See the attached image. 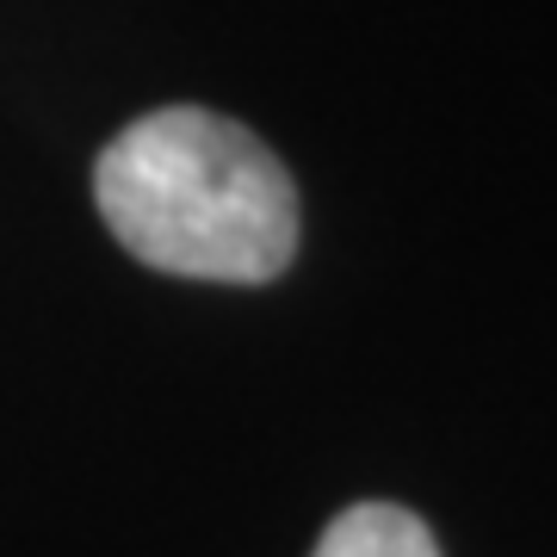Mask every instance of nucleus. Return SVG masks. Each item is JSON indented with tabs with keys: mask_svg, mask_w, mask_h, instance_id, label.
<instances>
[{
	"mask_svg": "<svg viewBox=\"0 0 557 557\" xmlns=\"http://www.w3.org/2000/svg\"><path fill=\"white\" fill-rule=\"evenodd\" d=\"M94 199L124 255L174 278L267 285L298 255V186L255 131L168 106L100 149Z\"/></svg>",
	"mask_w": 557,
	"mask_h": 557,
	"instance_id": "nucleus-1",
	"label": "nucleus"
},
{
	"mask_svg": "<svg viewBox=\"0 0 557 557\" xmlns=\"http://www.w3.org/2000/svg\"><path fill=\"white\" fill-rule=\"evenodd\" d=\"M310 557H440V545L397 502H359L317 539Z\"/></svg>",
	"mask_w": 557,
	"mask_h": 557,
	"instance_id": "nucleus-2",
	"label": "nucleus"
}]
</instances>
